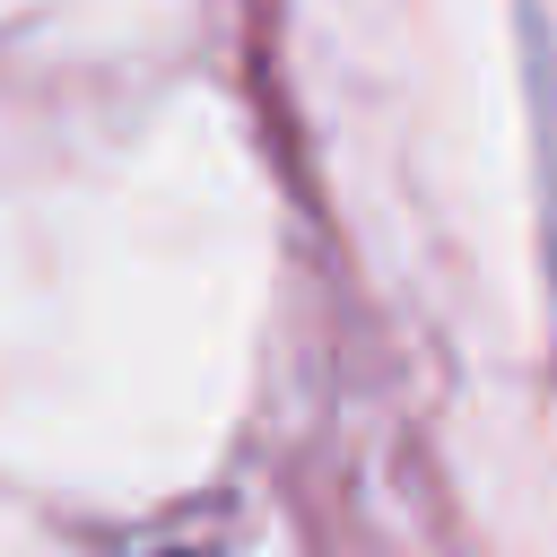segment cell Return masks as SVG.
I'll list each match as a JSON object with an SVG mask.
<instances>
[{"label": "cell", "mask_w": 557, "mask_h": 557, "mask_svg": "<svg viewBox=\"0 0 557 557\" xmlns=\"http://www.w3.org/2000/svg\"><path fill=\"white\" fill-rule=\"evenodd\" d=\"M157 557H200V548H157Z\"/></svg>", "instance_id": "obj_1"}]
</instances>
